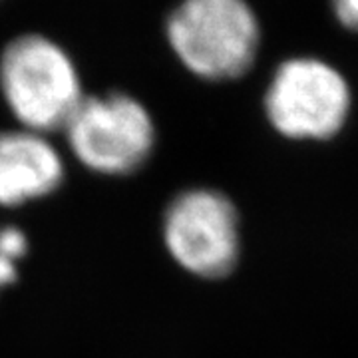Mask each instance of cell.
<instances>
[{
    "instance_id": "6da1fadb",
    "label": "cell",
    "mask_w": 358,
    "mask_h": 358,
    "mask_svg": "<svg viewBox=\"0 0 358 358\" xmlns=\"http://www.w3.org/2000/svg\"><path fill=\"white\" fill-rule=\"evenodd\" d=\"M0 98L18 128L62 131L86 98L72 52L42 30L18 32L0 48Z\"/></svg>"
},
{
    "instance_id": "7a4b0ae2",
    "label": "cell",
    "mask_w": 358,
    "mask_h": 358,
    "mask_svg": "<svg viewBox=\"0 0 358 358\" xmlns=\"http://www.w3.org/2000/svg\"><path fill=\"white\" fill-rule=\"evenodd\" d=\"M164 40L185 72L205 82H231L255 64L263 30L249 0H173Z\"/></svg>"
},
{
    "instance_id": "3957f363",
    "label": "cell",
    "mask_w": 358,
    "mask_h": 358,
    "mask_svg": "<svg viewBox=\"0 0 358 358\" xmlns=\"http://www.w3.org/2000/svg\"><path fill=\"white\" fill-rule=\"evenodd\" d=\"M82 166L110 178L136 173L155 148V122L148 106L122 90L86 94L62 129Z\"/></svg>"
},
{
    "instance_id": "277c9868",
    "label": "cell",
    "mask_w": 358,
    "mask_h": 358,
    "mask_svg": "<svg viewBox=\"0 0 358 358\" xmlns=\"http://www.w3.org/2000/svg\"><path fill=\"white\" fill-rule=\"evenodd\" d=\"M350 110L345 76L329 62L299 56L271 78L265 112L279 134L293 140H327L343 128Z\"/></svg>"
},
{
    "instance_id": "5b68a950",
    "label": "cell",
    "mask_w": 358,
    "mask_h": 358,
    "mask_svg": "<svg viewBox=\"0 0 358 358\" xmlns=\"http://www.w3.org/2000/svg\"><path fill=\"white\" fill-rule=\"evenodd\" d=\"M167 253L195 277L221 279L239 257V217L229 197L215 189H185L164 213Z\"/></svg>"
},
{
    "instance_id": "8992f818",
    "label": "cell",
    "mask_w": 358,
    "mask_h": 358,
    "mask_svg": "<svg viewBox=\"0 0 358 358\" xmlns=\"http://www.w3.org/2000/svg\"><path fill=\"white\" fill-rule=\"evenodd\" d=\"M66 176L48 136L24 128L0 131V207H18L56 192Z\"/></svg>"
},
{
    "instance_id": "52a82bcc",
    "label": "cell",
    "mask_w": 358,
    "mask_h": 358,
    "mask_svg": "<svg viewBox=\"0 0 358 358\" xmlns=\"http://www.w3.org/2000/svg\"><path fill=\"white\" fill-rule=\"evenodd\" d=\"M28 251V239L18 227H0V289L8 287L18 277V261Z\"/></svg>"
},
{
    "instance_id": "ba28073f",
    "label": "cell",
    "mask_w": 358,
    "mask_h": 358,
    "mask_svg": "<svg viewBox=\"0 0 358 358\" xmlns=\"http://www.w3.org/2000/svg\"><path fill=\"white\" fill-rule=\"evenodd\" d=\"M331 8L338 24L358 32V0H331Z\"/></svg>"
},
{
    "instance_id": "9c48e42d",
    "label": "cell",
    "mask_w": 358,
    "mask_h": 358,
    "mask_svg": "<svg viewBox=\"0 0 358 358\" xmlns=\"http://www.w3.org/2000/svg\"><path fill=\"white\" fill-rule=\"evenodd\" d=\"M0 2H2V0H0Z\"/></svg>"
}]
</instances>
